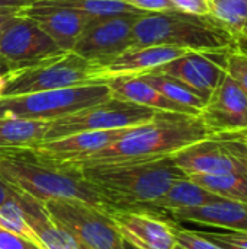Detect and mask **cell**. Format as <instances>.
I'll return each instance as SVG.
<instances>
[{"instance_id": "1", "label": "cell", "mask_w": 247, "mask_h": 249, "mask_svg": "<svg viewBox=\"0 0 247 249\" xmlns=\"http://www.w3.org/2000/svg\"><path fill=\"white\" fill-rule=\"evenodd\" d=\"M213 137L199 115L159 112L151 121L130 128L119 140L79 160L61 163L77 171L170 158Z\"/></svg>"}, {"instance_id": "2", "label": "cell", "mask_w": 247, "mask_h": 249, "mask_svg": "<svg viewBox=\"0 0 247 249\" xmlns=\"http://www.w3.org/2000/svg\"><path fill=\"white\" fill-rule=\"evenodd\" d=\"M0 179L39 201L79 200L106 213L112 210L80 171L42 160L29 147L0 149Z\"/></svg>"}, {"instance_id": "3", "label": "cell", "mask_w": 247, "mask_h": 249, "mask_svg": "<svg viewBox=\"0 0 247 249\" xmlns=\"http://www.w3.org/2000/svg\"><path fill=\"white\" fill-rule=\"evenodd\" d=\"M95 185L112 209L147 210L157 213L151 204L159 200L173 182L188 178L172 156L115 166L80 171ZM160 214V213H159Z\"/></svg>"}, {"instance_id": "4", "label": "cell", "mask_w": 247, "mask_h": 249, "mask_svg": "<svg viewBox=\"0 0 247 249\" xmlns=\"http://www.w3.org/2000/svg\"><path fill=\"white\" fill-rule=\"evenodd\" d=\"M151 45L211 51L236 47V38L211 16L162 12L138 16L132 25L131 48Z\"/></svg>"}, {"instance_id": "5", "label": "cell", "mask_w": 247, "mask_h": 249, "mask_svg": "<svg viewBox=\"0 0 247 249\" xmlns=\"http://www.w3.org/2000/svg\"><path fill=\"white\" fill-rule=\"evenodd\" d=\"M103 69L74 53H64L39 64L9 71L0 98L105 83Z\"/></svg>"}, {"instance_id": "6", "label": "cell", "mask_w": 247, "mask_h": 249, "mask_svg": "<svg viewBox=\"0 0 247 249\" xmlns=\"http://www.w3.org/2000/svg\"><path fill=\"white\" fill-rule=\"evenodd\" d=\"M111 98L106 83L0 98V118L54 121Z\"/></svg>"}, {"instance_id": "7", "label": "cell", "mask_w": 247, "mask_h": 249, "mask_svg": "<svg viewBox=\"0 0 247 249\" xmlns=\"http://www.w3.org/2000/svg\"><path fill=\"white\" fill-rule=\"evenodd\" d=\"M159 112L160 111L111 96L105 102L51 121L44 142L77 133L134 128L151 121Z\"/></svg>"}, {"instance_id": "8", "label": "cell", "mask_w": 247, "mask_h": 249, "mask_svg": "<svg viewBox=\"0 0 247 249\" xmlns=\"http://www.w3.org/2000/svg\"><path fill=\"white\" fill-rule=\"evenodd\" d=\"M49 219L87 249H127L109 214L79 200L42 201Z\"/></svg>"}, {"instance_id": "9", "label": "cell", "mask_w": 247, "mask_h": 249, "mask_svg": "<svg viewBox=\"0 0 247 249\" xmlns=\"http://www.w3.org/2000/svg\"><path fill=\"white\" fill-rule=\"evenodd\" d=\"M32 19L15 15L0 34V63L7 73L64 54Z\"/></svg>"}, {"instance_id": "10", "label": "cell", "mask_w": 247, "mask_h": 249, "mask_svg": "<svg viewBox=\"0 0 247 249\" xmlns=\"http://www.w3.org/2000/svg\"><path fill=\"white\" fill-rule=\"evenodd\" d=\"M172 159L186 177L247 172V144L236 139L215 136L178 152Z\"/></svg>"}, {"instance_id": "11", "label": "cell", "mask_w": 247, "mask_h": 249, "mask_svg": "<svg viewBox=\"0 0 247 249\" xmlns=\"http://www.w3.org/2000/svg\"><path fill=\"white\" fill-rule=\"evenodd\" d=\"M138 16L95 18L71 53L84 60L103 64L131 48L132 25Z\"/></svg>"}, {"instance_id": "12", "label": "cell", "mask_w": 247, "mask_h": 249, "mask_svg": "<svg viewBox=\"0 0 247 249\" xmlns=\"http://www.w3.org/2000/svg\"><path fill=\"white\" fill-rule=\"evenodd\" d=\"M108 214L122 241L135 249H173L176 247V223L165 219L163 214L119 209H112Z\"/></svg>"}, {"instance_id": "13", "label": "cell", "mask_w": 247, "mask_h": 249, "mask_svg": "<svg viewBox=\"0 0 247 249\" xmlns=\"http://www.w3.org/2000/svg\"><path fill=\"white\" fill-rule=\"evenodd\" d=\"M199 117L213 137L247 131V98L227 71L210 95Z\"/></svg>"}, {"instance_id": "14", "label": "cell", "mask_w": 247, "mask_h": 249, "mask_svg": "<svg viewBox=\"0 0 247 249\" xmlns=\"http://www.w3.org/2000/svg\"><path fill=\"white\" fill-rule=\"evenodd\" d=\"M230 50L231 48L191 51L183 57L163 64L151 73L175 77L210 98L226 74L227 55Z\"/></svg>"}, {"instance_id": "15", "label": "cell", "mask_w": 247, "mask_h": 249, "mask_svg": "<svg viewBox=\"0 0 247 249\" xmlns=\"http://www.w3.org/2000/svg\"><path fill=\"white\" fill-rule=\"evenodd\" d=\"M17 15H23L32 19L66 53H70L73 50L89 23L95 19L74 9L42 3L26 7Z\"/></svg>"}, {"instance_id": "16", "label": "cell", "mask_w": 247, "mask_h": 249, "mask_svg": "<svg viewBox=\"0 0 247 249\" xmlns=\"http://www.w3.org/2000/svg\"><path fill=\"white\" fill-rule=\"evenodd\" d=\"M130 128L109 130V131H87L70 134L61 139L42 142L33 147H29L33 155L49 163L61 165L89 156L103 147L111 146L119 140Z\"/></svg>"}, {"instance_id": "17", "label": "cell", "mask_w": 247, "mask_h": 249, "mask_svg": "<svg viewBox=\"0 0 247 249\" xmlns=\"http://www.w3.org/2000/svg\"><path fill=\"white\" fill-rule=\"evenodd\" d=\"M191 51L192 50L166 45L130 48L118 57L99 66L103 69L106 79L114 76H141L151 73L163 64L183 57Z\"/></svg>"}, {"instance_id": "18", "label": "cell", "mask_w": 247, "mask_h": 249, "mask_svg": "<svg viewBox=\"0 0 247 249\" xmlns=\"http://www.w3.org/2000/svg\"><path fill=\"white\" fill-rule=\"evenodd\" d=\"M176 223H197L247 233V204L218 200L192 209H179L166 213Z\"/></svg>"}, {"instance_id": "19", "label": "cell", "mask_w": 247, "mask_h": 249, "mask_svg": "<svg viewBox=\"0 0 247 249\" xmlns=\"http://www.w3.org/2000/svg\"><path fill=\"white\" fill-rule=\"evenodd\" d=\"M105 83L109 88L112 98L143 105L160 112L199 115L198 111L170 101L138 76H114L106 79Z\"/></svg>"}, {"instance_id": "20", "label": "cell", "mask_w": 247, "mask_h": 249, "mask_svg": "<svg viewBox=\"0 0 247 249\" xmlns=\"http://www.w3.org/2000/svg\"><path fill=\"white\" fill-rule=\"evenodd\" d=\"M17 201L29 226L38 236L41 249H84L74 236L49 219L42 201L23 193H17Z\"/></svg>"}, {"instance_id": "21", "label": "cell", "mask_w": 247, "mask_h": 249, "mask_svg": "<svg viewBox=\"0 0 247 249\" xmlns=\"http://www.w3.org/2000/svg\"><path fill=\"white\" fill-rule=\"evenodd\" d=\"M223 200L213 193L197 185L191 179H179L170 185V188L151 204V209L160 214H166L179 209H192L205 206L214 201Z\"/></svg>"}, {"instance_id": "22", "label": "cell", "mask_w": 247, "mask_h": 249, "mask_svg": "<svg viewBox=\"0 0 247 249\" xmlns=\"http://www.w3.org/2000/svg\"><path fill=\"white\" fill-rule=\"evenodd\" d=\"M51 121L0 118V149L33 147L44 142Z\"/></svg>"}, {"instance_id": "23", "label": "cell", "mask_w": 247, "mask_h": 249, "mask_svg": "<svg viewBox=\"0 0 247 249\" xmlns=\"http://www.w3.org/2000/svg\"><path fill=\"white\" fill-rule=\"evenodd\" d=\"M188 179L223 200L247 204V172L223 175L192 174L188 175Z\"/></svg>"}, {"instance_id": "24", "label": "cell", "mask_w": 247, "mask_h": 249, "mask_svg": "<svg viewBox=\"0 0 247 249\" xmlns=\"http://www.w3.org/2000/svg\"><path fill=\"white\" fill-rule=\"evenodd\" d=\"M138 77H141L144 82H147L150 86H153L156 90H159L162 95H165L170 101H173L179 105L192 108V109L198 111L199 114L208 101V98L205 95H202L197 89L188 86L186 83H183L175 77H170L166 74H159V73H147V74H141Z\"/></svg>"}, {"instance_id": "25", "label": "cell", "mask_w": 247, "mask_h": 249, "mask_svg": "<svg viewBox=\"0 0 247 249\" xmlns=\"http://www.w3.org/2000/svg\"><path fill=\"white\" fill-rule=\"evenodd\" d=\"M42 4L60 6L74 9L92 18H112V16H143L147 15L122 0H41Z\"/></svg>"}, {"instance_id": "26", "label": "cell", "mask_w": 247, "mask_h": 249, "mask_svg": "<svg viewBox=\"0 0 247 249\" xmlns=\"http://www.w3.org/2000/svg\"><path fill=\"white\" fill-rule=\"evenodd\" d=\"M210 16L237 41L247 23V0H207Z\"/></svg>"}, {"instance_id": "27", "label": "cell", "mask_w": 247, "mask_h": 249, "mask_svg": "<svg viewBox=\"0 0 247 249\" xmlns=\"http://www.w3.org/2000/svg\"><path fill=\"white\" fill-rule=\"evenodd\" d=\"M0 228L9 231L12 233H16L39 247L38 236L29 226V223L23 214V210L19 206L17 191L12 198H9L4 204L0 206Z\"/></svg>"}, {"instance_id": "28", "label": "cell", "mask_w": 247, "mask_h": 249, "mask_svg": "<svg viewBox=\"0 0 247 249\" xmlns=\"http://www.w3.org/2000/svg\"><path fill=\"white\" fill-rule=\"evenodd\" d=\"M226 71L240 86L247 98V53L237 47L231 48L227 55Z\"/></svg>"}, {"instance_id": "29", "label": "cell", "mask_w": 247, "mask_h": 249, "mask_svg": "<svg viewBox=\"0 0 247 249\" xmlns=\"http://www.w3.org/2000/svg\"><path fill=\"white\" fill-rule=\"evenodd\" d=\"M175 238L176 245L183 249H221L205 236H202L198 231H189L179 228L175 225Z\"/></svg>"}, {"instance_id": "30", "label": "cell", "mask_w": 247, "mask_h": 249, "mask_svg": "<svg viewBox=\"0 0 247 249\" xmlns=\"http://www.w3.org/2000/svg\"><path fill=\"white\" fill-rule=\"evenodd\" d=\"M202 236L218 245L221 249H247V233L226 231V232H199Z\"/></svg>"}, {"instance_id": "31", "label": "cell", "mask_w": 247, "mask_h": 249, "mask_svg": "<svg viewBox=\"0 0 247 249\" xmlns=\"http://www.w3.org/2000/svg\"><path fill=\"white\" fill-rule=\"evenodd\" d=\"M127 4L144 12V13H162V12H178L172 0H122Z\"/></svg>"}, {"instance_id": "32", "label": "cell", "mask_w": 247, "mask_h": 249, "mask_svg": "<svg viewBox=\"0 0 247 249\" xmlns=\"http://www.w3.org/2000/svg\"><path fill=\"white\" fill-rule=\"evenodd\" d=\"M0 249H41L31 241L0 228Z\"/></svg>"}, {"instance_id": "33", "label": "cell", "mask_w": 247, "mask_h": 249, "mask_svg": "<svg viewBox=\"0 0 247 249\" xmlns=\"http://www.w3.org/2000/svg\"><path fill=\"white\" fill-rule=\"evenodd\" d=\"M176 6L178 12L198 15V16H210L207 0H172Z\"/></svg>"}, {"instance_id": "34", "label": "cell", "mask_w": 247, "mask_h": 249, "mask_svg": "<svg viewBox=\"0 0 247 249\" xmlns=\"http://www.w3.org/2000/svg\"><path fill=\"white\" fill-rule=\"evenodd\" d=\"M41 0H0V12H7V13H15L17 15L20 10L31 7Z\"/></svg>"}, {"instance_id": "35", "label": "cell", "mask_w": 247, "mask_h": 249, "mask_svg": "<svg viewBox=\"0 0 247 249\" xmlns=\"http://www.w3.org/2000/svg\"><path fill=\"white\" fill-rule=\"evenodd\" d=\"M15 194H16V191L0 179V206L4 204L9 198H12Z\"/></svg>"}, {"instance_id": "36", "label": "cell", "mask_w": 247, "mask_h": 249, "mask_svg": "<svg viewBox=\"0 0 247 249\" xmlns=\"http://www.w3.org/2000/svg\"><path fill=\"white\" fill-rule=\"evenodd\" d=\"M215 137V136H214ZM220 137H229V139H236V140H240L243 143L247 144V131H240V133H233V134H224V136H220Z\"/></svg>"}, {"instance_id": "37", "label": "cell", "mask_w": 247, "mask_h": 249, "mask_svg": "<svg viewBox=\"0 0 247 249\" xmlns=\"http://www.w3.org/2000/svg\"><path fill=\"white\" fill-rule=\"evenodd\" d=\"M15 16V13H7V12H0V34L3 31V28L6 26V23L9 22V19Z\"/></svg>"}, {"instance_id": "38", "label": "cell", "mask_w": 247, "mask_h": 249, "mask_svg": "<svg viewBox=\"0 0 247 249\" xmlns=\"http://www.w3.org/2000/svg\"><path fill=\"white\" fill-rule=\"evenodd\" d=\"M236 47H237V48H240L242 51L247 53V34H243V35H240V36L237 38V41H236Z\"/></svg>"}, {"instance_id": "39", "label": "cell", "mask_w": 247, "mask_h": 249, "mask_svg": "<svg viewBox=\"0 0 247 249\" xmlns=\"http://www.w3.org/2000/svg\"><path fill=\"white\" fill-rule=\"evenodd\" d=\"M7 73V70H6V67L0 63V74H6Z\"/></svg>"}, {"instance_id": "40", "label": "cell", "mask_w": 247, "mask_h": 249, "mask_svg": "<svg viewBox=\"0 0 247 249\" xmlns=\"http://www.w3.org/2000/svg\"><path fill=\"white\" fill-rule=\"evenodd\" d=\"M173 249H183V248H181V247H178V245H176V247H175Z\"/></svg>"}, {"instance_id": "41", "label": "cell", "mask_w": 247, "mask_h": 249, "mask_svg": "<svg viewBox=\"0 0 247 249\" xmlns=\"http://www.w3.org/2000/svg\"><path fill=\"white\" fill-rule=\"evenodd\" d=\"M243 34H247V23H246V29H245V32H243ZM243 34H242V35H243Z\"/></svg>"}]
</instances>
